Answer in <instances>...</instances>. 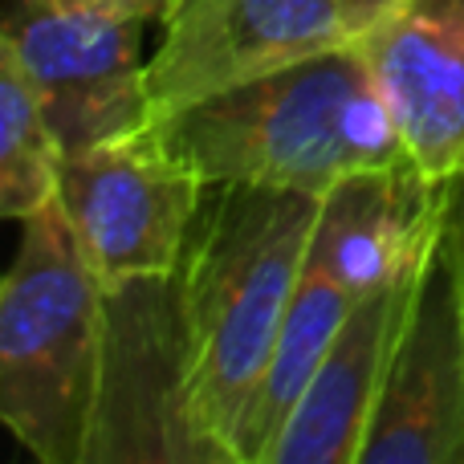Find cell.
Returning a JSON list of instances; mask_svg holds the SVG:
<instances>
[{
    "label": "cell",
    "instance_id": "1",
    "mask_svg": "<svg viewBox=\"0 0 464 464\" xmlns=\"http://www.w3.org/2000/svg\"><path fill=\"white\" fill-rule=\"evenodd\" d=\"M314 217L310 192L212 184L176 269L192 420L228 464L302 281Z\"/></svg>",
    "mask_w": 464,
    "mask_h": 464
},
{
    "label": "cell",
    "instance_id": "2",
    "mask_svg": "<svg viewBox=\"0 0 464 464\" xmlns=\"http://www.w3.org/2000/svg\"><path fill=\"white\" fill-rule=\"evenodd\" d=\"M151 127L204 188L261 184L322 196L351 171L416 163L354 45L163 111Z\"/></svg>",
    "mask_w": 464,
    "mask_h": 464
},
{
    "label": "cell",
    "instance_id": "3",
    "mask_svg": "<svg viewBox=\"0 0 464 464\" xmlns=\"http://www.w3.org/2000/svg\"><path fill=\"white\" fill-rule=\"evenodd\" d=\"M21 225L0 285V420L41 464H90L106 383V285L57 200Z\"/></svg>",
    "mask_w": 464,
    "mask_h": 464
},
{
    "label": "cell",
    "instance_id": "4",
    "mask_svg": "<svg viewBox=\"0 0 464 464\" xmlns=\"http://www.w3.org/2000/svg\"><path fill=\"white\" fill-rule=\"evenodd\" d=\"M204 192L151 122L65 151L57 171V208L106 289L171 277L188 253Z\"/></svg>",
    "mask_w": 464,
    "mask_h": 464
},
{
    "label": "cell",
    "instance_id": "5",
    "mask_svg": "<svg viewBox=\"0 0 464 464\" xmlns=\"http://www.w3.org/2000/svg\"><path fill=\"white\" fill-rule=\"evenodd\" d=\"M147 16L73 13L45 0H13L0 45L21 62L62 151L151 122L143 33Z\"/></svg>",
    "mask_w": 464,
    "mask_h": 464
},
{
    "label": "cell",
    "instance_id": "6",
    "mask_svg": "<svg viewBox=\"0 0 464 464\" xmlns=\"http://www.w3.org/2000/svg\"><path fill=\"white\" fill-rule=\"evenodd\" d=\"M359 24L362 0H171L147 57L151 119L351 45Z\"/></svg>",
    "mask_w": 464,
    "mask_h": 464
},
{
    "label": "cell",
    "instance_id": "7",
    "mask_svg": "<svg viewBox=\"0 0 464 464\" xmlns=\"http://www.w3.org/2000/svg\"><path fill=\"white\" fill-rule=\"evenodd\" d=\"M359 464H464V302L444 232L420 269Z\"/></svg>",
    "mask_w": 464,
    "mask_h": 464
},
{
    "label": "cell",
    "instance_id": "8",
    "mask_svg": "<svg viewBox=\"0 0 464 464\" xmlns=\"http://www.w3.org/2000/svg\"><path fill=\"white\" fill-rule=\"evenodd\" d=\"M416 168L464 179V0H362L351 37Z\"/></svg>",
    "mask_w": 464,
    "mask_h": 464
},
{
    "label": "cell",
    "instance_id": "9",
    "mask_svg": "<svg viewBox=\"0 0 464 464\" xmlns=\"http://www.w3.org/2000/svg\"><path fill=\"white\" fill-rule=\"evenodd\" d=\"M457 179L440 184L416 163L362 168L318 196L305 269L351 297L411 277L436 248Z\"/></svg>",
    "mask_w": 464,
    "mask_h": 464
},
{
    "label": "cell",
    "instance_id": "10",
    "mask_svg": "<svg viewBox=\"0 0 464 464\" xmlns=\"http://www.w3.org/2000/svg\"><path fill=\"white\" fill-rule=\"evenodd\" d=\"M420 269L392 285L371 289L351 305L302 403L265 452V464H359Z\"/></svg>",
    "mask_w": 464,
    "mask_h": 464
},
{
    "label": "cell",
    "instance_id": "11",
    "mask_svg": "<svg viewBox=\"0 0 464 464\" xmlns=\"http://www.w3.org/2000/svg\"><path fill=\"white\" fill-rule=\"evenodd\" d=\"M354 302L359 297H351L330 277L302 269L294 302H289L285 322H281V334L273 343L269 362H265L261 387H256L253 403H248V416L237 444V464H265V452L273 449V440L289 424L294 408L302 403L314 371L326 359L330 343H334L338 326L346 322Z\"/></svg>",
    "mask_w": 464,
    "mask_h": 464
},
{
    "label": "cell",
    "instance_id": "12",
    "mask_svg": "<svg viewBox=\"0 0 464 464\" xmlns=\"http://www.w3.org/2000/svg\"><path fill=\"white\" fill-rule=\"evenodd\" d=\"M62 143L21 62L0 45V212L29 220L57 200Z\"/></svg>",
    "mask_w": 464,
    "mask_h": 464
},
{
    "label": "cell",
    "instance_id": "13",
    "mask_svg": "<svg viewBox=\"0 0 464 464\" xmlns=\"http://www.w3.org/2000/svg\"><path fill=\"white\" fill-rule=\"evenodd\" d=\"M53 8H73V13H130L147 21H163L171 0H45Z\"/></svg>",
    "mask_w": 464,
    "mask_h": 464
},
{
    "label": "cell",
    "instance_id": "14",
    "mask_svg": "<svg viewBox=\"0 0 464 464\" xmlns=\"http://www.w3.org/2000/svg\"><path fill=\"white\" fill-rule=\"evenodd\" d=\"M444 245H449V253H452V265H457L460 302H464V179H457V192H452L449 225H444Z\"/></svg>",
    "mask_w": 464,
    "mask_h": 464
}]
</instances>
